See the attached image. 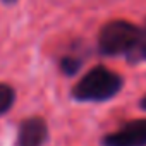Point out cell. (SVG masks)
I'll list each match as a JSON object with an SVG mask.
<instances>
[{
    "label": "cell",
    "mask_w": 146,
    "mask_h": 146,
    "mask_svg": "<svg viewBox=\"0 0 146 146\" xmlns=\"http://www.w3.org/2000/svg\"><path fill=\"white\" fill-rule=\"evenodd\" d=\"M139 105H141V108H143V110H146V95L143 96V100H141V103H139Z\"/></svg>",
    "instance_id": "8"
},
{
    "label": "cell",
    "mask_w": 146,
    "mask_h": 146,
    "mask_svg": "<svg viewBox=\"0 0 146 146\" xmlns=\"http://www.w3.org/2000/svg\"><path fill=\"white\" fill-rule=\"evenodd\" d=\"M134 52H137L139 57L146 58V31H141V40H139V43H137Z\"/></svg>",
    "instance_id": "7"
},
{
    "label": "cell",
    "mask_w": 146,
    "mask_h": 146,
    "mask_svg": "<svg viewBox=\"0 0 146 146\" xmlns=\"http://www.w3.org/2000/svg\"><path fill=\"white\" fill-rule=\"evenodd\" d=\"M144 31H146V26H144Z\"/></svg>",
    "instance_id": "10"
},
{
    "label": "cell",
    "mask_w": 146,
    "mask_h": 146,
    "mask_svg": "<svg viewBox=\"0 0 146 146\" xmlns=\"http://www.w3.org/2000/svg\"><path fill=\"white\" fill-rule=\"evenodd\" d=\"M103 146H146V119L132 120L103 137Z\"/></svg>",
    "instance_id": "3"
},
{
    "label": "cell",
    "mask_w": 146,
    "mask_h": 146,
    "mask_svg": "<svg viewBox=\"0 0 146 146\" xmlns=\"http://www.w3.org/2000/svg\"><path fill=\"white\" fill-rule=\"evenodd\" d=\"M48 137L46 122L40 117H29L21 122L17 132V146H43Z\"/></svg>",
    "instance_id": "4"
},
{
    "label": "cell",
    "mask_w": 146,
    "mask_h": 146,
    "mask_svg": "<svg viewBox=\"0 0 146 146\" xmlns=\"http://www.w3.org/2000/svg\"><path fill=\"white\" fill-rule=\"evenodd\" d=\"M16 100V91L12 86L5 84V83H0V115H4L9 112V108L12 107Z\"/></svg>",
    "instance_id": "5"
},
{
    "label": "cell",
    "mask_w": 146,
    "mask_h": 146,
    "mask_svg": "<svg viewBox=\"0 0 146 146\" xmlns=\"http://www.w3.org/2000/svg\"><path fill=\"white\" fill-rule=\"evenodd\" d=\"M79 67H81V60L76 58V57H72V55H67V57H64L60 60V69H62L64 74H67V76L76 74V72L79 70Z\"/></svg>",
    "instance_id": "6"
},
{
    "label": "cell",
    "mask_w": 146,
    "mask_h": 146,
    "mask_svg": "<svg viewBox=\"0 0 146 146\" xmlns=\"http://www.w3.org/2000/svg\"><path fill=\"white\" fill-rule=\"evenodd\" d=\"M122 84L124 81L119 74L103 65H98L88 70L83 79L76 83V86L72 88V96L79 102H105L113 98L120 91Z\"/></svg>",
    "instance_id": "1"
},
{
    "label": "cell",
    "mask_w": 146,
    "mask_h": 146,
    "mask_svg": "<svg viewBox=\"0 0 146 146\" xmlns=\"http://www.w3.org/2000/svg\"><path fill=\"white\" fill-rule=\"evenodd\" d=\"M141 40V29L127 21H110L98 35V48L103 55L132 53Z\"/></svg>",
    "instance_id": "2"
},
{
    "label": "cell",
    "mask_w": 146,
    "mask_h": 146,
    "mask_svg": "<svg viewBox=\"0 0 146 146\" xmlns=\"http://www.w3.org/2000/svg\"><path fill=\"white\" fill-rule=\"evenodd\" d=\"M2 2H4V4H16L17 0H2Z\"/></svg>",
    "instance_id": "9"
}]
</instances>
